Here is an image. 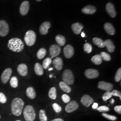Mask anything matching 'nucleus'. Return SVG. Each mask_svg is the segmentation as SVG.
<instances>
[{"instance_id":"nucleus-21","label":"nucleus","mask_w":121,"mask_h":121,"mask_svg":"<svg viewBox=\"0 0 121 121\" xmlns=\"http://www.w3.org/2000/svg\"><path fill=\"white\" fill-rule=\"evenodd\" d=\"M82 13L87 14H92L96 12L95 7L91 5H87L84 7L82 10Z\"/></svg>"},{"instance_id":"nucleus-22","label":"nucleus","mask_w":121,"mask_h":121,"mask_svg":"<svg viewBox=\"0 0 121 121\" xmlns=\"http://www.w3.org/2000/svg\"><path fill=\"white\" fill-rule=\"evenodd\" d=\"M105 46L109 52H113L115 50V45L110 39H106L104 41Z\"/></svg>"},{"instance_id":"nucleus-16","label":"nucleus","mask_w":121,"mask_h":121,"mask_svg":"<svg viewBox=\"0 0 121 121\" xmlns=\"http://www.w3.org/2000/svg\"><path fill=\"white\" fill-rule=\"evenodd\" d=\"M51 27V23L48 22H43L39 28L40 33L42 35H46L48 33V30Z\"/></svg>"},{"instance_id":"nucleus-3","label":"nucleus","mask_w":121,"mask_h":121,"mask_svg":"<svg viewBox=\"0 0 121 121\" xmlns=\"http://www.w3.org/2000/svg\"><path fill=\"white\" fill-rule=\"evenodd\" d=\"M24 117L26 121H33L35 117V112L33 107L31 105H27L23 111Z\"/></svg>"},{"instance_id":"nucleus-30","label":"nucleus","mask_w":121,"mask_h":121,"mask_svg":"<svg viewBox=\"0 0 121 121\" xmlns=\"http://www.w3.org/2000/svg\"><path fill=\"white\" fill-rule=\"evenodd\" d=\"M46 54V50L44 48L39 49L37 53V56L39 59H42L45 56Z\"/></svg>"},{"instance_id":"nucleus-39","label":"nucleus","mask_w":121,"mask_h":121,"mask_svg":"<svg viewBox=\"0 0 121 121\" xmlns=\"http://www.w3.org/2000/svg\"><path fill=\"white\" fill-rule=\"evenodd\" d=\"M96 109L98 111H99L100 112H108L109 110V108H108V107H107L105 105H103V106H99V107H98Z\"/></svg>"},{"instance_id":"nucleus-44","label":"nucleus","mask_w":121,"mask_h":121,"mask_svg":"<svg viewBox=\"0 0 121 121\" xmlns=\"http://www.w3.org/2000/svg\"><path fill=\"white\" fill-rule=\"evenodd\" d=\"M114 110L116 112L121 114V105H117L114 107Z\"/></svg>"},{"instance_id":"nucleus-8","label":"nucleus","mask_w":121,"mask_h":121,"mask_svg":"<svg viewBox=\"0 0 121 121\" xmlns=\"http://www.w3.org/2000/svg\"><path fill=\"white\" fill-rule=\"evenodd\" d=\"M12 73V70L11 68H7L4 70L1 74V80L3 83H6L9 81Z\"/></svg>"},{"instance_id":"nucleus-51","label":"nucleus","mask_w":121,"mask_h":121,"mask_svg":"<svg viewBox=\"0 0 121 121\" xmlns=\"http://www.w3.org/2000/svg\"><path fill=\"white\" fill-rule=\"evenodd\" d=\"M37 1H41V0H36Z\"/></svg>"},{"instance_id":"nucleus-12","label":"nucleus","mask_w":121,"mask_h":121,"mask_svg":"<svg viewBox=\"0 0 121 121\" xmlns=\"http://www.w3.org/2000/svg\"><path fill=\"white\" fill-rule=\"evenodd\" d=\"M98 87L101 90L106 91H110L113 87V85L111 83L104 81H100L98 84Z\"/></svg>"},{"instance_id":"nucleus-46","label":"nucleus","mask_w":121,"mask_h":121,"mask_svg":"<svg viewBox=\"0 0 121 121\" xmlns=\"http://www.w3.org/2000/svg\"><path fill=\"white\" fill-rule=\"evenodd\" d=\"M51 121H64L63 119H62L61 118H56V119H54L53 120H52Z\"/></svg>"},{"instance_id":"nucleus-18","label":"nucleus","mask_w":121,"mask_h":121,"mask_svg":"<svg viewBox=\"0 0 121 121\" xmlns=\"http://www.w3.org/2000/svg\"><path fill=\"white\" fill-rule=\"evenodd\" d=\"M104 29L109 35H112L115 33V30L112 24L110 23L107 22L104 24Z\"/></svg>"},{"instance_id":"nucleus-2","label":"nucleus","mask_w":121,"mask_h":121,"mask_svg":"<svg viewBox=\"0 0 121 121\" xmlns=\"http://www.w3.org/2000/svg\"><path fill=\"white\" fill-rule=\"evenodd\" d=\"M24 43L21 39L14 38L9 40L8 47L9 49L13 52H22L24 48Z\"/></svg>"},{"instance_id":"nucleus-10","label":"nucleus","mask_w":121,"mask_h":121,"mask_svg":"<svg viewBox=\"0 0 121 121\" xmlns=\"http://www.w3.org/2000/svg\"><path fill=\"white\" fill-rule=\"evenodd\" d=\"M61 51V49L59 46L56 44L52 45L49 48L50 54L51 56V58L57 56Z\"/></svg>"},{"instance_id":"nucleus-13","label":"nucleus","mask_w":121,"mask_h":121,"mask_svg":"<svg viewBox=\"0 0 121 121\" xmlns=\"http://www.w3.org/2000/svg\"><path fill=\"white\" fill-rule=\"evenodd\" d=\"M64 54L65 57L67 58H71L74 54V49L70 45H67L63 49Z\"/></svg>"},{"instance_id":"nucleus-4","label":"nucleus","mask_w":121,"mask_h":121,"mask_svg":"<svg viewBox=\"0 0 121 121\" xmlns=\"http://www.w3.org/2000/svg\"><path fill=\"white\" fill-rule=\"evenodd\" d=\"M36 39V34L34 31L28 30L26 32L24 40L28 46H31L33 45L35 42Z\"/></svg>"},{"instance_id":"nucleus-27","label":"nucleus","mask_w":121,"mask_h":121,"mask_svg":"<svg viewBox=\"0 0 121 121\" xmlns=\"http://www.w3.org/2000/svg\"><path fill=\"white\" fill-rule=\"evenodd\" d=\"M91 60L92 62L95 65H100L102 62V59L101 56L99 54H97L92 56Z\"/></svg>"},{"instance_id":"nucleus-7","label":"nucleus","mask_w":121,"mask_h":121,"mask_svg":"<svg viewBox=\"0 0 121 121\" xmlns=\"http://www.w3.org/2000/svg\"><path fill=\"white\" fill-rule=\"evenodd\" d=\"M78 107L79 105L78 103L75 100H72L69 102L66 105L65 108V110L67 112H73L76 110L78 108Z\"/></svg>"},{"instance_id":"nucleus-26","label":"nucleus","mask_w":121,"mask_h":121,"mask_svg":"<svg viewBox=\"0 0 121 121\" xmlns=\"http://www.w3.org/2000/svg\"><path fill=\"white\" fill-rule=\"evenodd\" d=\"M59 86L61 89L66 93H69L71 91V88L69 85L65 83L64 82H60L59 83Z\"/></svg>"},{"instance_id":"nucleus-19","label":"nucleus","mask_w":121,"mask_h":121,"mask_svg":"<svg viewBox=\"0 0 121 121\" xmlns=\"http://www.w3.org/2000/svg\"><path fill=\"white\" fill-rule=\"evenodd\" d=\"M52 63L56 69L60 70L62 69L63 66V63L60 57H57L55 58L52 61Z\"/></svg>"},{"instance_id":"nucleus-48","label":"nucleus","mask_w":121,"mask_h":121,"mask_svg":"<svg viewBox=\"0 0 121 121\" xmlns=\"http://www.w3.org/2000/svg\"><path fill=\"white\" fill-rule=\"evenodd\" d=\"M114 102V100L113 99H112L110 101V103L111 104H113Z\"/></svg>"},{"instance_id":"nucleus-47","label":"nucleus","mask_w":121,"mask_h":121,"mask_svg":"<svg viewBox=\"0 0 121 121\" xmlns=\"http://www.w3.org/2000/svg\"><path fill=\"white\" fill-rule=\"evenodd\" d=\"M85 35L84 33L83 32H82V33H81V36H82V37H84L85 36Z\"/></svg>"},{"instance_id":"nucleus-15","label":"nucleus","mask_w":121,"mask_h":121,"mask_svg":"<svg viewBox=\"0 0 121 121\" xmlns=\"http://www.w3.org/2000/svg\"><path fill=\"white\" fill-rule=\"evenodd\" d=\"M106 9L111 17H114L116 16V12L114 5L111 3H108L106 5Z\"/></svg>"},{"instance_id":"nucleus-35","label":"nucleus","mask_w":121,"mask_h":121,"mask_svg":"<svg viewBox=\"0 0 121 121\" xmlns=\"http://www.w3.org/2000/svg\"><path fill=\"white\" fill-rule=\"evenodd\" d=\"M84 50L87 53H90L92 51V46L90 43H86L83 45Z\"/></svg>"},{"instance_id":"nucleus-37","label":"nucleus","mask_w":121,"mask_h":121,"mask_svg":"<svg viewBox=\"0 0 121 121\" xmlns=\"http://www.w3.org/2000/svg\"><path fill=\"white\" fill-rule=\"evenodd\" d=\"M115 80L117 82H119L121 79V68H119L117 70V72L115 76Z\"/></svg>"},{"instance_id":"nucleus-52","label":"nucleus","mask_w":121,"mask_h":121,"mask_svg":"<svg viewBox=\"0 0 121 121\" xmlns=\"http://www.w3.org/2000/svg\"><path fill=\"white\" fill-rule=\"evenodd\" d=\"M20 121V120H17V121Z\"/></svg>"},{"instance_id":"nucleus-45","label":"nucleus","mask_w":121,"mask_h":121,"mask_svg":"<svg viewBox=\"0 0 121 121\" xmlns=\"http://www.w3.org/2000/svg\"><path fill=\"white\" fill-rule=\"evenodd\" d=\"M98 104L97 103H94L93 104L92 106V108L93 109H96L98 107Z\"/></svg>"},{"instance_id":"nucleus-25","label":"nucleus","mask_w":121,"mask_h":121,"mask_svg":"<svg viewBox=\"0 0 121 121\" xmlns=\"http://www.w3.org/2000/svg\"><path fill=\"white\" fill-rule=\"evenodd\" d=\"M92 41L93 43L99 48H103L105 47L104 42L102 39L97 37H95L93 39Z\"/></svg>"},{"instance_id":"nucleus-17","label":"nucleus","mask_w":121,"mask_h":121,"mask_svg":"<svg viewBox=\"0 0 121 121\" xmlns=\"http://www.w3.org/2000/svg\"><path fill=\"white\" fill-rule=\"evenodd\" d=\"M17 72L22 76H25L28 73V69L26 65L24 64H21L17 67Z\"/></svg>"},{"instance_id":"nucleus-36","label":"nucleus","mask_w":121,"mask_h":121,"mask_svg":"<svg viewBox=\"0 0 121 121\" xmlns=\"http://www.w3.org/2000/svg\"><path fill=\"white\" fill-rule=\"evenodd\" d=\"M112 96V93L110 91H107L105 93H104L102 96V99L104 101H106L107 99H110Z\"/></svg>"},{"instance_id":"nucleus-1","label":"nucleus","mask_w":121,"mask_h":121,"mask_svg":"<svg viewBox=\"0 0 121 121\" xmlns=\"http://www.w3.org/2000/svg\"><path fill=\"white\" fill-rule=\"evenodd\" d=\"M24 105V101L21 98H14L11 103V111L12 114L16 116H20L22 113Z\"/></svg>"},{"instance_id":"nucleus-49","label":"nucleus","mask_w":121,"mask_h":121,"mask_svg":"<svg viewBox=\"0 0 121 121\" xmlns=\"http://www.w3.org/2000/svg\"><path fill=\"white\" fill-rule=\"evenodd\" d=\"M53 69V68H50L49 69H48V70H52Z\"/></svg>"},{"instance_id":"nucleus-41","label":"nucleus","mask_w":121,"mask_h":121,"mask_svg":"<svg viewBox=\"0 0 121 121\" xmlns=\"http://www.w3.org/2000/svg\"><path fill=\"white\" fill-rule=\"evenodd\" d=\"M52 107L54 111L56 112H60L61 110V108L59 105L56 103H54L52 104Z\"/></svg>"},{"instance_id":"nucleus-9","label":"nucleus","mask_w":121,"mask_h":121,"mask_svg":"<svg viewBox=\"0 0 121 121\" xmlns=\"http://www.w3.org/2000/svg\"><path fill=\"white\" fill-rule=\"evenodd\" d=\"M85 74L86 78L89 79H92L97 78L99 75V73L96 69H88L86 70Z\"/></svg>"},{"instance_id":"nucleus-11","label":"nucleus","mask_w":121,"mask_h":121,"mask_svg":"<svg viewBox=\"0 0 121 121\" xmlns=\"http://www.w3.org/2000/svg\"><path fill=\"white\" fill-rule=\"evenodd\" d=\"M81 102L82 105L86 107H88L94 102L93 99L88 95H84L81 99Z\"/></svg>"},{"instance_id":"nucleus-43","label":"nucleus","mask_w":121,"mask_h":121,"mask_svg":"<svg viewBox=\"0 0 121 121\" xmlns=\"http://www.w3.org/2000/svg\"><path fill=\"white\" fill-rule=\"evenodd\" d=\"M112 95L116 96H118L120 98V100L121 99V93L120 91H118L117 90H113L111 91Z\"/></svg>"},{"instance_id":"nucleus-29","label":"nucleus","mask_w":121,"mask_h":121,"mask_svg":"<svg viewBox=\"0 0 121 121\" xmlns=\"http://www.w3.org/2000/svg\"><path fill=\"white\" fill-rule=\"evenodd\" d=\"M49 97L52 99H55L56 97V89L55 87H52L48 92Z\"/></svg>"},{"instance_id":"nucleus-31","label":"nucleus","mask_w":121,"mask_h":121,"mask_svg":"<svg viewBox=\"0 0 121 121\" xmlns=\"http://www.w3.org/2000/svg\"><path fill=\"white\" fill-rule=\"evenodd\" d=\"M52 60L51 58L49 57H47L45 58L43 62V65H42V67L44 69H47L49 66V65L51 64L52 62Z\"/></svg>"},{"instance_id":"nucleus-33","label":"nucleus","mask_w":121,"mask_h":121,"mask_svg":"<svg viewBox=\"0 0 121 121\" xmlns=\"http://www.w3.org/2000/svg\"><path fill=\"white\" fill-rule=\"evenodd\" d=\"M39 117L40 121H47V117L45 114V112L43 109H41L39 112Z\"/></svg>"},{"instance_id":"nucleus-28","label":"nucleus","mask_w":121,"mask_h":121,"mask_svg":"<svg viewBox=\"0 0 121 121\" xmlns=\"http://www.w3.org/2000/svg\"><path fill=\"white\" fill-rule=\"evenodd\" d=\"M55 39L57 43L60 46H63L65 45V39L64 36L62 35H56Z\"/></svg>"},{"instance_id":"nucleus-32","label":"nucleus","mask_w":121,"mask_h":121,"mask_svg":"<svg viewBox=\"0 0 121 121\" xmlns=\"http://www.w3.org/2000/svg\"><path fill=\"white\" fill-rule=\"evenodd\" d=\"M10 84L13 88H16L18 86V79L16 77L13 76L10 79Z\"/></svg>"},{"instance_id":"nucleus-6","label":"nucleus","mask_w":121,"mask_h":121,"mask_svg":"<svg viewBox=\"0 0 121 121\" xmlns=\"http://www.w3.org/2000/svg\"><path fill=\"white\" fill-rule=\"evenodd\" d=\"M9 26L8 23L4 20L0 21V35L5 36L8 34Z\"/></svg>"},{"instance_id":"nucleus-34","label":"nucleus","mask_w":121,"mask_h":121,"mask_svg":"<svg viewBox=\"0 0 121 121\" xmlns=\"http://www.w3.org/2000/svg\"><path fill=\"white\" fill-rule=\"evenodd\" d=\"M100 55L101 56L102 59H103L105 61H108L111 60V57L110 56V55L105 52H101L100 53Z\"/></svg>"},{"instance_id":"nucleus-40","label":"nucleus","mask_w":121,"mask_h":121,"mask_svg":"<svg viewBox=\"0 0 121 121\" xmlns=\"http://www.w3.org/2000/svg\"><path fill=\"white\" fill-rule=\"evenodd\" d=\"M7 101V98L4 94L0 92V102L2 104H4Z\"/></svg>"},{"instance_id":"nucleus-14","label":"nucleus","mask_w":121,"mask_h":121,"mask_svg":"<svg viewBox=\"0 0 121 121\" xmlns=\"http://www.w3.org/2000/svg\"><path fill=\"white\" fill-rule=\"evenodd\" d=\"M29 3L27 1H24L22 3L20 7V12L22 15H25L29 10Z\"/></svg>"},{"instance_id":"nucleus-53","label":"nucleus","mask_w":121,"mask_h":121,"mask_svg":"<svg viewBox=\"0 0 121 121\" xmlns=\"http://www.w3.org/2000/svg\"></svg>"},{"instance_id":"nucleus-38","label":"nucleus","mask_w":121,"mask_h":121,"mask_svg":"<svg viewBox=\"0 0 121 121\" xmlns=\"http://www.w3.org/2000/svg\"><path fill=\"white\" fill-rule=\"evenodd\" d=\"M102 115L103 117H104L107 118L108 119H109L110 120H111V121H115L117 119V117H116V116H113V115H109V114H108L105 113L104 112L102 113Z\"/></svg>"},{"instance_id":"nucleus-23","label":"nucleus","mask_w":121,"mask_h":121,"mask_svg":"<svg viewBox=\"0 0 121 121\" xmlns=\"http://www.w3.org/2000/svg\"><path fill=\"white\" fill-rule=\"evenodd\" d=\"M26 94L28 97L31 99H34L36 96V93L32 87H29L26 90Z\"/></svg>"},{"instance_id":"nucleus-5","label":"nucleus","mask_w":121,"mask_h":121,"mask_svg":"<svg viewBox=\"0 0 121 121\" xmlns=\"http://www.w3.org/2000/svg\"><path fill=\"white\" fill-rule=\"evenodd\" d=\"M62 79L64 82L69 85L73 84L74 78L71 70L66 69L65 70L62 74Z\"/></svg>"},{"instance_id":"nucleus-42","label":"nucleus","mask_w":121,"mask_h":121,"mask_svg":"<svg viewBox=\"0 0 121 121\" xmlns=\"http://www.w3.org/2000/svg\"><path fill=\"white\" fill-rule=\"evenodd\" d=\"M61 98L63 100V101L65 103H69L70 101V97L67 94H63L61 96Z\"/></svg>"},{"instance_id":"nucleus-20","label":"nucleus","mask_w":121,"mask_h":121,"mask_svg":"<svg viewBox=\"0 0 121 121\" xmlns=\"http://www.w3.org/2000/svg\"><path fill=\"white\" fill-rule=\"evenodd\" d=\"M83 28V26H82V24L79 22L73 23L72 25V30H73V32L77 35H78L81 33Z\"/></svg>"},{"instance_id":"nucleus-50","label":"nucleus","mask_w":121,"mask_h":121,"mask_svg":"<svg viewBox=\"0 0 121 121\" xmlns=\"http://www.w3.org/2000/svg\"><path fill=\"white\" fill-rule=\"evenodd\" d=\"M52 74H50V75H49V77H50V78H52Z\"/></svg>"},{"instance_id":"nucleus-24","label":"nucleus","mask_w":121,"mask_h":121,"mask_svg":"<svg viewBox=\"0 0 121 121\" xmlns=\"http://www.w3.org/2000/svg\"><path fill=\"white\" fill-rule=\"evenodd\" d=\"M34 70L35 73L39 76H41L43 74V68L42 65H40L39 63H35L34 67Z\"/></svg>"}]
</instances>
